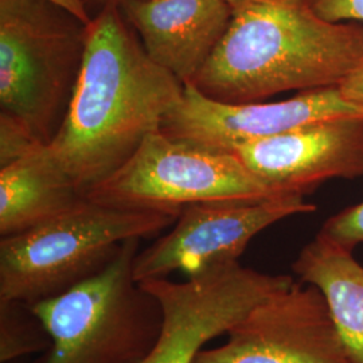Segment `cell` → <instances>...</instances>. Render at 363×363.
Instances as JSON below:
<instances>
[{
	"mask_svg": "<svg viewBox=\"0 0 363 363\" xmlns=\"http://www.w3.org/2000/svg\"><path fill=\"white\" fill-rule=\"evenodd\" d=\"M339 91L347 103L363 113V62L342 82Z\"/></svg>",
	"mask_w": 363,
	"mask_h": 363,
	"instance_id": "d6986e66",
	"label": "cell"
},
{
	"mask_svg": "<svg viewBox=\"0 0 363 363\" xmlns=\"http://www.w3.org/2000/svg\"><path fill=\"white\" fill-rule=\"evenodd\" d=\"M362 62L363 23L327 21L308 0H247L189 84L220 103H259L339 88Z\"/></svg>",
	"mask_w": 363,
	"mask_h": 363,
	"instance_id": "7a4b0ae2",
	"label": "cell"
},
{
	"mask_svg": "<svg viewBox=\"0 0 363 363\" xmlns=\"http://www.w3.org/2000/svg\"><path fill=\"white\" fill-rule=\"evenodd\" d=\"M85 198L46 151V144L0 167V237L34 229Z\"/></svg>",
	"mask_w": 363,
	"mask_h": 363,
	"instance_id": "4fadbf2b",
	"label": "cell"
},
{
	"mask_svg": "<svg viewBox=\"0 0 363 363\" xmlns=\"http://www.w3.org/2000/svg\"><path fill=\"white\" fill-rule=\"evenodd\" d=\"M54 3L55 6L61 7L66 10L67 13L74 15L81 22H84L85 25H89L91 22V15L88 11V9L85 7L82 0H49Z\"/></svg>",
	"mask_w": 363,
	"mask_h": 363,
	"instance_id": "ffe728a7",
	"label": "cell"
},
{
	"mask_svg": "<svg viewBox=\"0 0 363 363\" xmlns=\"http://www.w3.org/2000/svg\"><path fill=\"white\" fill-rule=\"evenodd\" d=\"M281 194H308L330 179L363 177V113L331 117L233 151Z\"/></svg>",
	"mask_w": 363,
	"mask_h": 363,
	"instance_id": "8fae6325",
	"label": "cell"
},
{
	"mask_svg": "<svg viewBox=\"0 0 363 363\" xmlns=\"http://www.w3.org/2000/svg\"><path fill=\"white\" fill-rule=\"evenodd\" d=\"M86 26L49 0H0V108L42 143L52 140L65 116Z\"/></svg>",
	"mask_w": 363,
	"mask_h": 363,
	"instance_id": "5b68a950",
	"label": "cell"
},
{
	"mask_svg": "<svg viewBox=\"0 0 363 363\" xmlns=\"http://www.w3.org/2000/svg\"><path fill=\"white\" fill-rule=\"evenodd\" d=\"M82 1H84L85 7L88 9V11H89V9H93L96 13H100L106 6L120 4V3H123L125 0H82ZM89 13H91V11H89Z\"/></svg>",
	"mask_w": 363,
	"mask_h": 363,
	"instance_id": "44dd1931",
	"label": "cell"
},
{
	"mask_svg": "<svg viewBox=\"0 0 363 363\" xmlns=\"http://www.w3.org/2000/svg\"><path fill=\"white\" fill-rule=\"evenodd\" d=\"M294 283L288 274L259 272L240 261L186 281L140 283L159 301L162 325L152 349L139 363H194L211 339L226 335L255 307Z\"/></svg>",
	"mask_w": 363,
	"mask_h": 363,
	"instance_id": "52a82bcc",
	"label": "cell"
},
{
	"mask_svg": "<svg viewBox=\"0 0 363 363\" xmlns=\"http://www.w3.org/2000/svg\"><path fill=\"white\" fill-rule=\"evenodd\" d=\"M316 206L304 195L271 196L255 202H203L183 208L169 233L139 250L133 261L138 283L169 279L181 272L187 279L235 262L249 242L280 220L310 214Z\"/></svg>",
	"mask_w": 363,
	"mask_h": 363,
	"instance_id": "ba28073f",
	"label": "cell"
},
{
	"mask_svg": "<svg viewBox=\"0 0 363 363\" xmlns=\"http://www.w3.org/2000/svg\"><path fill=\"white\" fill-rule=\"evenodd\" d=\"M194 363H351L322 292L303 281L267 298Z\"/></svg>",
	"mask_w": 363,
	"mask_h": 363,
	"instance_id": "9c48e42d",
	"label": "cell"
},
{
	"mask_svg": "<svg viewBox=\"0 0 363 363\" xmlns=\"http://www.w3.org/2000/svg\"><path fill=\"white\" fill-rule=\"evenodd\" d=\"M308 3L327 21L363 23V0H308Z\"/></svg>",
	"mask_w": 363,
	"mask_h": 363,
	"instance_id": "ac0fdd59",
	"label": "cell"
},
{
	"mask_svg": "<svg viewBox=\"0 0 363 363\" xmlns=\"http://www.w3.org/2000/svg\"><path fill=\"white\" fill-rule=\"evenodd\" d=\"M292 269L322 292L351 363H363V265L354 249L318 233Z\"/></svg>",
	"mask_w": 363,
	"mask_h": 363,
	"instance_id": "5bb4252c",
	"label": "cell"
},
{
	"mask_svg": "<svg viewBox=\"0 0 363 363\" xmlns=\"http://www.w3.org/2000/svg\"><path fill=\"white\" fill-rule=\"evenodd\" d=\"M140 238L124 242L97 276L31 308L52 337L34 363H139L162 325L159 301L133 277Z\"/></svg>",
	"mask_w": 363,
	"mask_h": 363,
	"instance_id": "277c9868",
	"label": "cell"
},
{
	"mask_svg": "<svg viewBox=\"0 0 363 363\" xmlns=\"http://www.w3.org/2000/svg\"><path fill=\"white\" fill-rule=\"evenodd\" d=\"M184 84L147 55L118 4L93 15L65 116L46 151L85 195L130 160L183 97Z\"/></svg>",
	"mask_w": 363,
	"mask_h": 363,
	"instance_id": "6da1fadb",
	"label": "cell"
},
{
	"mask_svg": "<svg viewBox=\"0 0 363 363\" xmlns=\"http://www.w3.org/2000/svg\"><path fill=\"white\" fill-rule=\"evenodd\" d=\"M118 7L147 55L183 84L206 65L234 13L225 0H125Z\"/></svg>",
	"mask_w": 363,
	"mask_h": 363,
	"instance_id": "7c38bea8",
	"label": "cell"
},
{
	"mask_svg": "<svg viewBox=\"0 0 363 363\" xmlns=\"http://www.w3.org/2000/svg\"><path fill=\"white\" fill-rule=\"evenodd\" d=\"M52 337L30 304L0 298V363L50 349Z\"/></svg>",
	"mask_w": 363,
	"mask_h": 363,
	"instance_id": "9a60e30c",
	"label": "cell"
},
{
	"mask_svg": "<svg viewBox=\"0 0 363 363\" xmlns=\"http://www.w3.org/2000/svg\"><path fill=\"white\" fill-rule=\"evenodd\" d=\"M225 1L229 3V4L233 7V10H237V9H240L241 6H244L247 0H225Z\"/></svg>",
	"mask_w": 363,
	"mask_h": 363,
	"instance_id": "7402d4cb",
	"label": "cell"
},
{
	"mask_svg": "<svg viewBox=\"0 0 363 363\" xmlns=\"http://www.w3.org/2000/svg\"><path fill=\"white\" fill-rule=\"evenodd\" d=\"M361 113L345 100L339 88L300 91L276 103L228 104L211 100L191 84L163 120L171 138L232 151L240 145L267 139L331 117Z\"/></svg>",
	"mask_w": 363,
	"mask_h": 363,
	"instance_id": "30bf717a",
	"label": "cell"
},
{
	"mask_svg": "<svg viewBox=\"0 0 363 363\" xmlns=\"http://www.w3.org/2000/svg\"><path fill=\"white\" fill-rule=\"evenodd\" d=\"M319 234L352 249L363 244V202L330 217Z\"/></svg>",
	"mask_w": 363,
	"mask_h": 363,
	"instance_id": "e0dca14e",
	"label": "cell"
},
{
	"mask_svg": "<svg viewBox=\"0 0 363 363\" xmlns=\"http://www.w3.org/2000/svg\"><path fill=\"white\" fill-rule=\"evenodd\" d=\"M42 144L46 143H42L21 118L0 112V167L28 155Z\"/></svg>",
	"mask_w": 363,
	"mask_h": 363,
	"instance_id": "2e32d148",
	"label": "cell"
},
{
	"mask_svg": "<svg viewBox=\"0 0 363 363\" xmlns=\"http://www.w3.org/2000/svg\"><path fill=\"white\" fill-rule=\"evenodd\" d=\"M281 194L261 181L232 151L171 138L155 130L116 172L85 194L118 208L179 216L203 202H255Z\"/></svg>",
	"mask_w": 363,
	"mask_h": 363,
	"instance_id": "8992f818",
	"label": "cell"
},
{
	"mask_svg": "<svg viewBox=\"0 0 363 363\" xmlns=\"http://www.w3.org/2000/svg\"><path fill=\"white\" fill-rule=\"evenodd\" d=\"M178 217L85 196L46 223L1 237L0 298L35 304L58 296L106 269L128 240L160 233Z\"/></svg>",
	"mask_w": 363,
	"mask_h": 363,
	"instance_id": "3957f363",
	"label": "cell"
}]
</instances>
